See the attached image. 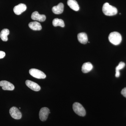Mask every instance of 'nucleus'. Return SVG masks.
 Returning <instances> with one entry per match:
<instances>
[{
	"label": "nucleus",
	"mask_w": 126,
	"mask_h": 126,
	"mask_svg": "<svg viewBox=\"0 0 126 126\" xmlns=\"http://www.w3.org/2000/svg\"><path fill=\"white\" fill-rule=\"evenodd\" d=\"M25 83L28 87L34 91L38 92L40 90V86L38 84L33 81L27 80L26 81Z\"/></svg>",
	"instance_id": "nucleus-10"
},
{
	"label": "nucleus",
	"mask_w": 126,
	"mask_h": 126,
	"mask_svg": "<svg viewBox=\"0 0 126 126\" xmlns=\"http://www.w3.org/2000/svg\"><path fill=\"white\" fill-rule=\"evenodd\" d=\"M121 94L125 97L126 98V88H124L122 90Z\"/></svg>",
	"instance_id": "nucleus-20"
},
{
	"label": "nucleus",
	"mask_w": 126,
	"mask_h": 126,
	"mask_svg": "<svg viewBox=\"0 0 126 126\" xmlns=\"http://www.w3.org/2000/svg\"><path fill=\"white\" fill-rule=\"evenodd\" d=\"M102 11L104 15L107 16H112L116 15L117 10L116 7L111 5L108 2L104 4Z\"/></svg>",
	"instance_id": "nucleus-1"
},
{
	"label": "nucleus",
	"mask_w": 126,
	"mask_h": 126,
	"mask_svg": "<svg viewBox=\"0 0 126 126\" xmlns=\"http://www.w3.org/2000/svg\"><path fill=\"white\" fill-rule=\"evenodd\" d=\"M53 25L55 27L60 26L62 27H64L65 26L64 22L61 19H59L58 18H55L53 21Z\"/></svg>",
	"instance_id": "nucleus-17"
},
{
	"label": "nucleus",
	"mask_w": 126,
	"mask_h": 126,
	"mask_svg": "<svg viewBox=\"0 0 126 126\" xmlns=\"http://www.w3.org/2000/svg\"><path fill=\"white\" fill-rule=\"evenodd\" d=\"M0 86L3 90L12 91L15 89V86L13 84L6 81H0Z\"/></svg>",
	"instance_id": "nucleus-7"
},
{
	"label": "nucleus",
	"mask_w": 126,
	"mask_h": 126,
	"mask_svg": "<svg viewBox=\"0 0 126 126\" xmlns=\"http://www.w3.org/2000/svg\"><path fill=\"white\" fill-rule=\"evenodd\" d=\"M93 68V65L89 62L84 63L83 64L82 67V71L84 73H88L92 70Z\"/></svg>",
	"instance_id": "nucleus-14"
},
{
	"label": "nucleus",
	"mask_w": 126,
	"mask_h": 126,
	"mask_svg": "<svg viewBox=\"0 0 126 126\" xmlns=\"http://www.w3.org/2000/svg\"><path fill=\"white\" fill-rule=\"evenodd\" d=\"M50 113L49 109L46 107L40 109L39 113L40 119L42 121H45L47 119L49 114Z\"/></svg>",
	"instance_id": "nucleus-6"
},
{
	"label": "nucleus",
	"mask_w": 126,
	"mask_h": 126,
	"mask_svg": "<svg viewBox=\"0 0 126 126\" xmlns=\"http://www.w3.org/2000/svg\"><path fill=\"white\" fill-rule=\"evenodd\" d=\"M73 108L74 112L79 116L83 117L86 115V110L81 104L74 103L73 104Z\"/></svg>",
	"instance_id": "nucleus-3"
},
{
	"label": "nucleus",
	"mask_w": 126,
	"mask_h": 126,
	"mask_svg": "<svg viewBox=\"0 0 126 126\" xmlns=\"http://www.w3.org/2000/svg\"><path fill=\"white\" fill-rule=\"evenodd\" d=\"M30 74L36 79H44L46 78V75L44 72L36 69H31L29 70Z\"/></svg>",
	"instance_id": "nucleus-4"
},
{
	"label": "nucleus",
	"mask_w": 126,
	"mask_h": 126,
	"mask_svg": "<svg viewBox=\"0 0 126 126\" xmlns=\"http://www.w3.org/2000/svg\"><path fill=\"white\" fill-rule=\"evenodd\" d=\"M64 10V5L63 3H60L58 5L54 6L52 8V10L54 14H60L63 13Z\"/></svg>",
	"instance_id": "nucleus-11"
},
{
	"label": "nucleus",
	"mask_w": 126,
	"mask_h": 126,
	"mask_svg": "<svg viewBox=\"0 0 126 126\" xmlns=\"http://www.w3.org/2000/svg\"><path fill=\"white\" fill-rule=\"evenodd\" d=\"M29 26L31 29L34 31H40L42 29L40 23L37 21L31 22L29 24Z\"/></svg>",
	"instance_id": "nucleus-15"
},
{
	"label": "nucleus",
	"mask_w": 126,
	"mask_h": 126,
	"mask_svg": "<svg viewBox=\"0 0 126 126\" xmlns=\"http://www.w3.org/2000/svg\"><path fill=\"white\" fill-rule=\"evenodd\" d=\"M10 33V31L7 29L2 30L0 33V37L3 41H7L8 40L7 36Z\"/></svg>",
	"instance_id": "nucleus-16"
},
{
	"label": "nucleus",
	"mask_w": 126,
	"mask_h": 126,
	"mask_svg": "<svg viewBox=\"0 0 126 126\" xmlns=\"http://www.w3.org/2000/svg\"><path fill=\"white\" fill-rule=\"evenodd\" d=\"M125 66V63L123 62L119 63V64L116 68V75L115 76L116 78H118L120 76V73L119 70L122 69Z\"/></svg>",
	"instance_id": "nucleus-18"
},
{
	"label": "nucleus",
	"mask_w": 126,
	"mask_h": 126,
	"mask_svg": "<svg viewBox=\"0 0 126 126\" xmlns=\"http://www.w3.org/2000/svg\"><path fill=\"white\" fill-rule=\"evenodd\" d=\"M31 18L33 20L44 22L46 20V16L44 15H40L37 11L34 12L31 15Z\"/></svg>",
	"instance_id": "nucleus-9"
},
{
	"label": "nucleus",
	"mask_w": 126,
	"mask_h": 126,
	"mask_svg": "<svg viewBox=\"0 0 126 126\" xmlns=\"http://www.w3.org/2000/svg\"><path fill=\"white\" fill-rule=\"evenodd\" d=\"M108 38L109 40L110 43L114 45H118L122 41L121 35L117 32H114L110 33Z\"/></svg>",
	"instance_id": "nucleus-2"
},
{
	"label": "nucleus",
	"mask_w": 126,
	"mask_h": 126,
	"mask_svg": "<svg viewBox=\"0 0 126 126\" xmlns=\"http://www.w3.org/2000/svg\"><path fill=\"white\" fill-rule=\"evenodd\" d=\"M78 39L79 42L83 44H86L88 42L87 35L85 33H80L78 34Z\"/></svg>",
	"instance_id": "nucleus-13"
},
{
	"label": "nucleus",
	"mask_w": 126,
	"mask_h": 126,
	"mask_svg": "<svg viewBox=\"0 0 126 126\" xmlns=\"http://www.w3.org/2000/svg\"><path fill=\"white\" fill-rule=\"evenodd\" d=\"M27 9L26 5L24 4H20L14 7V11L16 15H20L25 11Z\"/></svg>",
	"instance_id": "nucleus-8"
},
{
	"label": "nucleus",
	"mask_w": 126,
	"mask_h": 126,
	"mask_svg": "<svg viewBox=\"0 0 126 126\" xmlns=\"http://www.w3.org/2000/svg\"><path fill=\"white\" fill-rule=\"evenodd\" d=\"M10 114L12 117L16 119H19L22 117V114L17 108L13 107L10 109Z\"/></svg>",
	"instance_id": "nucleus-5"
},
{
	"label": "nucleus",
	"mask_w": 126,
	"mask_h": 126,
	"mask_svg": "<svg viewBox=\"0 0 126 126\" xmlns=\"http://www.w3.org/2000/svg\"><path fill=\"white\" fill-rule=\"evenodd\" d=\"M67 3L68 6L75 11H78L79 10V6L75 0H68Z\"/></svg>",
	"instance_id": "nucleus-12"
},
{
	"label": "nucleus",
	"mask_w": 126,
	"mask_h": 126,
	"mask_svg": "<svg viewBox=\"0 0 126 126\" xmlns=\"http://www.w3.org/2000/svg\"><path fill=\"white\" fill-rule=\"evenodd\" d=\"M5 56V53L3 51H0V59H2Z\"/></svg>",
	"instance_id": "nucleus-19"
}]
</instances>
